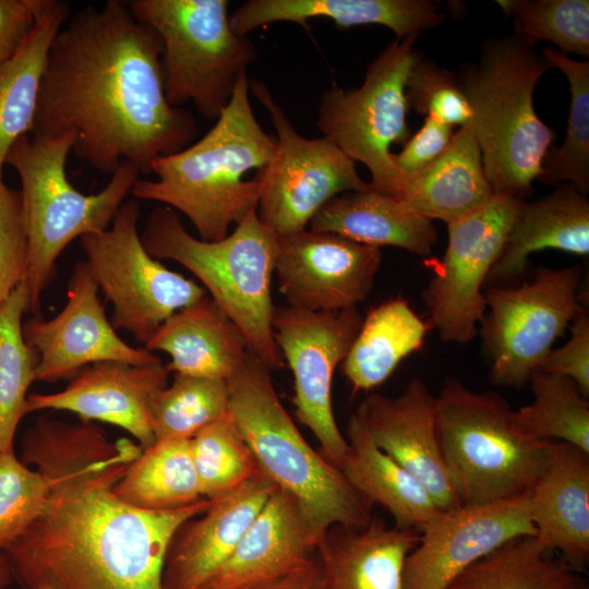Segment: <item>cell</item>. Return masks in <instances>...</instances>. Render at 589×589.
<instances>
[{
	"instance_id": "bcb514c9",
	"label": "cell",
	"mask_w": 589,
	"mask_h": 589,
	"mask_svg": "<svg viewBox=\"0 0 589 589\" xmlns=\"http://www.w3.org/2000/svg\"><path fill=\"white\" fill-rule=\"evenodd\" d=\"M44 0H0V64L12 59L32 33Z\"/></svg>"
},
{
	"instance_id": "9c48e42d",
	"label": "cell",
	"mask_w": 589,
	"mask_h": 589,
	"mask_svg": "<svg viewBox=\"0 0 589 589\" xmlns=\"http://www.w3.org/2000/svg\"><path fill=\"white\" fill-rule=\"evenodd\" d=\"M130 11L158 35L164 87L173 107L191 103L217 120L240 74L257 52L248 36L231 27L227 0H130Z\"/></svg>"
},
{
	"instance_id": "74e56055",
	"label": "cell",
	"mask_w": 589,
	"mask_h": 589,
	"mask_svg": "<svg viewBox=\"0 0 589 589\" xmlns=\"http://www.w3.org/2000/svg\"><path fill=\"white\" fill-rule=\"evenodd\" d=\"M229 412L228 382L175 373L170 386L158 389L148 404L156 441L192 438Z\"/></svg>"
},
{
	"instance_id": "ab89813d",
	"label": "cell",
	"mask_w": 589,
	"mask_h": 589,
	"mask_svg": "<svg viewBox=\"0 0 589 589\" xmlns=\"http://www.w3.org/2000/svg\"><path fill=\"white\" fill-rule=\"evenodd\" d=\"M497 4L513 19L515 36L534 45L546 40L564 52L589 56L588 0H498Z\"/></svg>"
},
{
	"instance_id": "52a82bcc",
	"label": "cell",
	"mask_w": 589,
	"mask_h": 589,
	"mask_svg": "<svg viewBox=\"0 0 589 589\" xmlns=\"http://www.w3.org/2000/svg\"><path fill=\"white\" fill-rule=\"evenodd\" d=\"M72 133L25 134L8 153L5 165L21 181V199L27 236L28 312L40 316L41 293L56 274V262L75 238L106 230L140 179L139 169L123 161L97 193L84 194L69 181L67 158Z\"/></svg>"
},
{
	"instance_id": "9a60e30c",
	"label": "cell",
	"mask_w": 589,
	"mask_h": 589,
	"mask_svg": "<svg viewBox=\"0 0 589 589\" xmlns=\"http://www.w3.org/2000/svg\"><path fill=\"white\" fill-rule=\"evenodd\" d=\"M525 201L494 194L478 211L447 225L445 254L422 292L428 325L441 340L462 345L477 336L486 309L481 289Z\"/></svg>"
},
{
	"instance_id": "f546056e",
	"label": "cell",
	"mask_w": 589,
	"mask_h": 589,
	"mask_svg": "<svg viewBox=\"0 0 589 589\" xmlns=\"http://www.w3.org/2000/svg\"><path fill=\"white\" fill-rule=\"evenodd\" d=\"M309 227L362 244L397 247L422 256L432 252L437 239L432 221L412 212L400 199L372 188L333 197L313 216Z\"/></svg>"
},
{
	"instance_id": "836d02e7",
	"label": "cell",
	"mask_w": 589,
	"mask_h": 589,
	"mask_svg": "<svg viewBox=\"0 0 589 589\" xmlns=\"http://www.w3.org/2000/svg\"><path fill=\"white\" fill-rule=\"evenodd\" d=\"M113 492L129 505L152 512L180 509L202 501L191 438L156 441L143 448Z\"/></svg>"
},
{
	"instance_id": "ffe728a7",
	"label": "cell",
	"mask_w": 589,
	"mask_h": 589,
	"mask_svg": "<svg viewBox=\"0 0 589 589\" xmlns=\"http://www.w3.org/2000/svg\"><path fill=\"white\" fill-rule=\"evenodd\" d=\"M357 409L377 447L417 477L441 509L460 506L441 453L436 397L421 378L398 396L372 394Z\"/></svg>"
},
{
	"instance_id": "cb8c5ba5",
	"label": "cell",
	"mask_w": 589,
	"mask_h": 589,
	"mask_svg": "<svg viewBox=\"0 0 589 589\" xmlns=\"http://www.w3.org/2000/svg\"><path fill=\"white\" fill-rule=\"evenodd\" d=\"M418 540L419 531L377 516L362 527L328 528L316 550L323 589H404L406 560Z\"/></svg>"
},
{
	"instance_id": "ac0fdd59",
	"label": "cell",
	"mask_w": 589,
	"mask_h": 589,
	"mask_svg": "<svg viewBox=\"0 0 589 589\" xmlns=\"http://www.w3.org/2000/svg\"><path fill=\"white\" fill-rule=\"evenodd\" d=\"M381 248L304 229L277 236L275 273L288 305L314 312L357 308L371 292Z\"/></svg>"
},
{
	"instance_id": "f35d334b",
	"label": "cell",
	"mask_w": 589,
	"mask_h": 589,
	"mask_svg": "<svg viewBox=\"0 0 589 589\" xmlns=\"http://www.w3.org/2000/svg\"><path fill=\"white\" fill-rule=\"evenodd\" d=\"M201 494L214 500L261 474L245 438L228 412L191 438Z\"/></svg>"
},
{
	"instance_id": "44dd1931",
	"label": "cell",
	"mask_w": 589,
	"mask_h": 589,
	"mask_svg": "<svg viewBox=\"0 0 589 589\" xmlns=\"http://www.w3.org/2000/svg\"><path fill=\"white\" fill-rule=\"evenodd\" d=\"M275 489L261 473L211 500L202 514L183 522L167 551L164 589H200L228 558Z\"/></svg>"
},
{
	"instance_id": "2e32d148",
	"label": "cell",
	"mask_w": 589,
	"mask_h": 589,
	"mask_svg": "<svg viewBox=\"0 0 589 589\" xmlns=\"http://www.w3.org/2000/svg\"><path fill=\"white\" fill-rule=\"evenodd\" d=\"M530 490L506 500L441 510L419 530L406 560L404 589H445L464 569L505 542L536 536Z\"/></svg>"
},
{
	"instance_id": "5b68a950",
	"label": "cell",
	"mask_w": 589,
	"mask_h": 589,
	"mask_svg": "<svg viewBox=\"0 0 589 589\" xmlns=\"http://www.w3.org/2000/svg\"><path fill=\"white\" fill-rule=\"evenodd\" d=\"M140 236L153 257L181 264L202 283L241 330L251 354L271 370L284 365L272 327L277 236L262 224L256 208L225 238L205 241L185 229L175 209L160 206L149 213Z\"/></svg>"
},
{
	"instance_id": "3957f363",
	"label": "cell",
	"mask_w": 589,
	"mask_h": 589,
	"mask_svg": "<svg viewBox=\"0 0 589 589\" xmlns=\"http://www.w3.org/2000/svg\"><path fill=\"white\" fill-rule=\"evenodd\" d=\"M247 71L213 128L187 148L155 159L156 179H137L131 195L183 214L200 239L217 241L256 208L257 182L244 176L264 168L276 142L263 130L249 97Z\"/></svg>"
},
{
	"instance_id": "5bb4252c",
	"label": "cell",
	"mask_w": 589,
	"mask_h": 589,
	"mask_svg": "<svg viewBox=\"0 0 589 589\" xmlns=\"http://www.w3.org/2000/svg\"><path fill=\"white\" fill-rule=\"evenodd\" d=\"M362 321L357 308L314 312L288 304L275 308L272 321L275 344L293 375L296 417L339 470L348 443L333 410V377Z\"/></svg>"
},
{
	"instance_id": "60d3db41",
	"label": "cell",
	"mask_w": 589,
	"mask_h": 589,
	"mask_svg": "<svg viewBox=\"0 0 589 589\" xmlns=\"http://www.w3.org/2000/svg\"><path fill=\"white\" fill-rule=\"evenodd\" d=\"M47 479L29 469L14 453L0 452V551L23 536L43 512Z\"/></svg>"
},
{
	"instance_id": "1f68e13d",
	"label": "cell",
	"mask_w": 589,
	"mask_h": 589,
	"mask_svg": "<svg viewBox=\"0 0 589 589\" xmlns=\"http://www.w3.org/2000/svg\"><path fill=\"white\" fill-rule=\"evenodd\" d=\"M428 329V323L400 296L372 308L341 362V372L353 393L383 384L406 357L422 346Z\"/></svg>"
},
{
	"instance_id": "4dcf8cb0",
	"label": "cell",
	"mask_w": 589,
	"mask_h": 589,
	"mask_svg": "<svg viewBox=\"0 0 589 589\" xmlns=\"http://www.w3.org/2000/svg\"><path fill=\"white\" fill-rule=\"evenodd\" d=\"M71 8L61 0H44L35 26L20 51L0 64V180L9 151L29 134L47 53Z\"/></svg>"
},
{
	"instance_id": "8fae6325",
	"label": "cell",
	"mask_w": 589,
	"mask_h": 589,
	"mask_svg": "<svg viewBox=\"0 0 589 589\" xmlns=\"http://www.w3.org/2000/svg\"><path fill=\"white\" fill-rule=\"evenodd\" d=\"M139 218V200L128 199L106 230L82 236L80 242L99 290L112 303V327L145 345L169 316L206 291L145 250Z\"/></svg>"
},
{
	"instance_id": "b9f144b4",
	"label": "cell",
	"mask_w": 589,
	"mask_h": 589,
	"mask_svg": "<svg viewBox=\"0 0 589 589\" xmlns=\"http://www.w3.org/2000/svg\"><path fill=\"white\" fill-rule=\"evenodd\" d=\"M406 97L409 107L444 124L468 125L472 112L457 74L436 65L418 51L411 65Z\"/></svg>"
},
{
	"instance_id": "e0dca14e",
	"label": "cell",
	"mask_w": 589,
	"mask_h": 589,
	"mask_svg": "<svg viewBox=\"0 0 589 589\" xmlns=\"http://www.w3.org/2000/svg\"><path fill=\"white\" fill-rule=\"evenodd\" d=\"M98 285L86 261L76 263L68 283V301L55 317L34 316L22 325L28 346L39 357L35 381L71 380L101 361L147 365L161 361L153 352L122 340L106 316Z\"/></svg>"
},
{
	"instance_id": "603a6c76",
	"label": "cell",
	"mask_w": 589,
	"mask_h": 589,
	"mask_svg": "<svg viewBox=\"0 0 589 589\" xmlns=\"http://www.w3.org/2000/svg\"><path fill=\"white\" fill-rule=\"evenodd\" d=\"M320 538L298 504L275 489L235 550L200 589H238L283 574L314 557Z\"/></svg>"
},
{
	"instance_id": "d6a6232c",
	"label": "cell",
	"mask_w": 589,
	"mask_h": 589,
	"mask_svg": "<svg viewBox=\"0 0 589 589\" xmlns=\"http://www.w3.org/2000/svg\"><path fill=\"white\" fill-rule=\"evenodd\" d=\"M445 589H589V584L536 536H521L471 564Z\"/></svg>"
},
{
	"instance_id": "6da1fadb",
	"label": "cell",
	"mask_w": 589,
	"mask_h": 589,
	"mask_svg": "<svg viewBox=\"0 0 589 589\" xmlns=\"http://www.w3.org/2000/svg\"><path fill=\"white\" fill-rule=\"evenodd\" d=\"M21 447V460L49 483L38 518L3 551L22 588L164 589L172 537L211 500L168 512L123 502L113 485L143 448L128 438L110 442L93 421L40 417Z\"/></svg>"
},
{
	"instance_id": "7402d4cb",
	"label": "cell",
	"mask_w": 589,
	"mask_h": 589,
	"mask_svg": "<svg viewBox=\"0 0 589 589\" xmlns=\"http://www.w3.org/2000/svg\"><path fill=\"white\" fill-rule=\"evenodd\" d=\"M529 505L536 537L584 573L589 561V454L554 441L530 489Z\"/></svg>"
},
{
	"instance_id": "4316f807",
	"label": "cell",
	"mask_w": 589,
	"mask_h": 589,
	"mask_svg": "<svg viewBox=\"0 0 589 589\" xmlns=\"http://www.w3.org/2000/svg\"><path fill=\"white\" fill-rule=\"evenodd\" d=\"M315 17L329 19L340 29L383 25L404 38L438 26L444 14L430 0H249L233 11L230 24L238 35L248 36L276 22L308 27Z\"/></svg>"
},
{
	"instance_id": "681fc988",
	"label": "cell",
	"mask_w": 589,
	"mask_h": 589,
	"mask_svg": "<svg viewBox=\"0 0 589 589\" xmlns=\"http://www.w3.org/2000/svg\"><path fill=\"white\" fill-rule=\"evenodd\" d=\"M36 589H53V588L48 587V586H41V587H38V588H36Z\"/></svg>"
},
{
	"instance_id": "ee69618b",
	"label": "cell",
	"mask_w": 589,
	"mask_h": 589,
	"mask_svg": "<svg viewBox=\"0 0 589 589\" xmlns=\"http://www.w3.org/2000/svg\"><path fill=\"white\" fill-rule=\"evenodd\" d=\"M570 336L558 348H551L536 371L570 378L589 397V315H576L569 325Z\"/></svg>"
},
{
	"instance_id": "e575fe53",
	"label": "cell",
	"mask_w": 589,
	"mask_h": 589,
	"mask_svg": "<svg viewBox=\"0 0 589 589\" xmlns=\"http://www.w3.org/2000/svg\"><path fill=\"white\" fill-rule=\"evenodd\" d=\"M533 400L513 411L517 430L539 441L572 444L589 454V401L570 378L542 371L530 377Z\"/></svg>"
},
{
	"instance_id": "7dc6e473",
	"label": "cell",
	"mask_w": 589,
	"mask_h": 589,
	"mask_svg": "<svg viewBox=\"0 0 589 589\" xmlns=\"http://www.w3.org/2000/svg\"><path fill=\"white\" fill-rule=\"evenodd\" d=\"M238 589H323L317 556L283 574Z\"/></svg>"
},
{
	"instance_id": "f1b7e54d",
	"label": "cell",
	"mask_w": 589,
	"mask_h": 589,
	"mask_svg": "<svg viewBox=\"0 0 589 589\" xmlns=\"http://www.w3.org/2000/svg\"><path fill=\"white\" fill-rule=\"evenodd\" d=\"M494 194L478 142L464 125L434 163L407 181L399 199L425 219L448 225L478 211Z\"/></svg>"
},
{
	"instance_id": "30bf717a",
	"label": "cell",
	"mask_w": 589,
	"mask_h": 589,
	"mask_svg": "<svg viewBox=\"0 0 589 589\" xmlns=\"http://www.w3.org/2000/svg\"><path fill=\"white\" fill-rule=\"evenodd\" d=\"M419 34L396 38L368 65L362 84L345 89L335 82L320 97L316 127L351 160L366 166L373 190L399 199L406 179L392 160L390 146L410 137L407 79Z\"/></svg>"
},
{
	"instance_id": "d590c367",
	"label": "cell",
	"mask_w": 589,
	"mask_h": 589,
	"mask_svg": "<svg viewBox=\"0 0 589 589\" xmlns=\"http://www.w3.org/2000/svg\"><path fill=\"white\" fill-rule=\"evenodd\" d=\"M28 304L23 281L0 305V452L13 449L17 425L27 414V390L39 360L22 334V316Z\"/></svg>"
},
{
	"instance_id": "277c9868",
	"label": "cell",
	"mask_w": 589,
	"mask_h": 589,
	"mask_svg": "<svg viewBox=\"0 0 589 589\" xmlns=\"http://www.w3.org/2000/svg\"><path fill=\"white\" fill-rule=\"evenodd\" d=\"M550 69L534 44L512 35L485 40L480 59L457 74L495 194L526 200L542 172L554 132L538 117L533 92Z\"/></svg>"
},
{
	"instance_id": "4fadbf2b",
	"label": "cell",
	"mask_w": 589,
	"mask_h": 589,
	"mask_svg": "<svg viewBox=\"0 0 589 589\" xmlns=\"http://www.w3.org/2000/svg\"><path fill=\"white\" fill-rule=\"evenodd\" d=\"M249 89L269 113L277 133L273 159L253 177L256 215L273 233L302 231L333 197L372 188L359 176L356 163L330 141L299 134L263 82H249Z\"/></svg>"
},
{
	"instance_id": "83f0119b",
	"label": "cell",
	"mask_w": 589,
	"mask_h": 589,
	"mask_svg": "<svg viewBox=\"0 0 589 589\" xmlns=\"http://www.w3.org/2000/svg\"><path fill=\"white\" fill-rule=\"evenodd\" d=\"M340 471L371 506L384 507L396 526L419 531L441 510L425 485L374 443L357 409L347 426Z\"/></svg>"
},
{
	"instance_id": "f6af8a7d",
	"label": "cell",
	"mask_w": 589,
	"mask_h": 589,
	"mask_svg": "<svg viewBox=\"0 0 589 589\" xmlns=\"http://www.w3.org/2000/svg\"><path fill=\"white\" fill-rule=\"evenodd\" d=\"M453 127L425 117L421 129L410 136L404 148L392 153V160L407 181L434 163L448 147L454 136Z\"/></svg>"
},
{
	"instance_id": "c3c4849f",
	"label": "cell",
	"mask_w": 589,
	"mask_h": 589,
	"mask_svg": "<svg viewBox=\"0 0 589 589\" xmlns=\"http://www.w3.org/2000/svg\"><path fill=\"white\" fill-rule=\"evenodd\" d=\"M14 580L8 556L0 551V589H7Z\"/></svg>"
},
{
	"instance_id": "7bdbcfd3",
	"label": "cell",
	"mask_w": 589,
	"mask_h": 589,
	"mask_svg": "<svg viewBox=\"0 0 589 589\" xmlns=\"http://www.w3.org/2000/svg\"><path fill=\"white\" fill-rule=\"evenodd\" d=\"M27 236L20 190L0 180V305L25 279Z\"/></svg>"
},
{
	"instance_id": "d4e9b609",
	"label": "cell",
	"mask_w": 589,
	"mask_h": 589,
	"mask_svg": "<svg viewBox=\"0 0 589 589\" xmlns=\"http://www.w3.org/2000/svg\"><path fill=\"white\" fill-rule=\"evenodd\" d=\"M144 348L168 353L169 373L227 382L250 356L241 330L207 294L169 316Z\"/></svg>"
},
{
	"instance_id": "8d00e7d4",
	"label": "cell",
	"mask_w": 589,
	"mask_h": 589,
	"mask_svg": "<svg viewBox=\"0 0 589 589\" xmlns=\"http://www.w3.org/2000/svg\"><path fill=\"white\" fill-rule=\"evenodd\" d=\"M552 68L561 70L569 84L570 106L565 140L550 149L537 179L546 184L569 183L589 192V62L568 58L552 48L541 50Z\"/></svg>"
},
{
	"instance_id": "7c38bea8",
	"label": "cell",
	"mask_w": 589,
	"mask_h": 589,
	"mask_svg": "<svg viewBox=\"0 0 589 589\" xmlns=\"http://www.w3.org/2000/svg\"><path fill=\"white\" fill-rule=\"evenodd\" d=\"M581 274L579 266L540 265L521 286L486 288L480 335L494 385L527 383L554 341L586 310L578 293Z\"/></svg>"
},
{
	"instance_id": "ba28073f",
	"label": "cell",
	"mask_w": 589,
	"mask_h": 589,
	"mask_svg": "<svg viewBox=\"0 0 589 589\" xmlns=\"http://www.w3.org/2000/svg\"><path fill=\"white\" fill-rule=\"evenodd\" d=\"M497 393L476 392L448 377L436 396L443 461L460 505L509 498L531 489L554 441L522 435Z\"/></svg>"
},
{
	"instance_id": "d6986e66",
	"label": "cell",
	"mask_w": 589,
	"mask_h": 589,
	"mask_svg": "<svg viewBox=\"0 0 589 589\" xmlns=\"http://www.w3.org/2000/svg\"><path fill=\"white\" fill-rule=\"evenodd\" d=\"M168 374L163 361L147 365L96 362L80 370L60 392L27 395L26 412L63 410L84 421L110 423L146 448L156 442L148 404L158 389L168 385Z\"/></svg>"
},
{
	"instance_id": "484cf974",
	"label": "cell",
	"mask_w": 589,
	"mask_h": 589,
	"mask_svg": "<svg viewBox=\"0 0 589 589\" xmlns=\"http://www.w3.org/2000/svg\"><path fill=\"white\" fill-rule=\"evenodd\" d=\"M545 249L589 254V201L569 183L524 202L485 285L515 283L526 272L529 255Z\"/></svg>"
},
{
	"instance_id": "8992f818",
	"label": "cell",
	"mask_w": 589,
	"mask_h": 589,
	"mask_svg": "<svg viewBox=\"0 0 589 589\" xmlns=\"http://www.w3.org/2000/svg\"><path fill=\"white\" fill-rule=\"evenodd\" d=\"M271 371L250 353L228 381L229 413L261 472L298 504L320 537L337 525L365 526L373 516L372 506L306 442L283 406Z\"/></svg>"
},
{
	"instance_id": "7a4b0ae2",
	"label": "cell",
	"mask_w": 589,
	"mask_h": 589,
	"mask_svg": "<svg viewBox=\"0 0 589 589\" xmlns=\"http://www.w3.org/2000/svg\"><path fill=\"white\" fill-rule=\"evenodd\" d=\"M161 53L127 1L80 9L49 47L31 134L72 133V151L95 170L111 175L127 161L149 175L197 132L193 115L167 100Z\"/></svg>"
}]
</instances>
